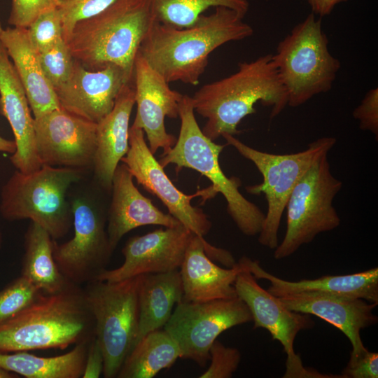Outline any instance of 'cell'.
Here are the masks:
<instances>
[{"instance_id": "1", "label": "cell", "mask_w": 378, "mask_h": 378, "mask_svg": "<svg viewBox=\"0 0 378 378\" xmlns=\"http://www.w3.org/2000/svg\"><path fill=\"white\" fill-rule=\"evenodd\" d=\"M237 11L216 7L201 15L190 26L176 28L155 22L139 52L167 83L197 85L208 64L209 55L222 45L243 40L253 28Z\"/></svg>"}, {"instance_id": "2", "label": "cell", "mask_w": 378, "mask_h": 378, "mask_svg": "<svg viewBox=\"0 0 378 378\" xmlns=\"http://www.w3.org/2000/svg\"><path fill=\"white\" fill-rule=\"evenodd\" d=\"M191 98L194 111L207 119L202 131L212 141L223 134H239L238 125L255 113L254 105L258 102L271 108V118L288 105L287 92L272 54L239 63L236 72L204 85Z\"/></svg>"}, {"instance_id": "3", "label": "cell", "mask_w": 378, "mask_h": 378, "mask_svg": "<svg viewBox=\"0 0 378 378\" xmlns=\"http://www.w3.org/2000/svg\"><path fill=\"white\" fill-rule=\"evenodd\" d=\"M94 336V319L84 289L69 281L56 293L41 291L24 309L0 324V353L64 349Z\"/></svg>"}, {"instance_id": "4", "label": "cell", "mask_w": 378, "mask_h": 378, "mask_svg": "<svg viewBox=\"0 0 378 378\" xmlns=\"http://www.w3.org/2000/svg\"><path fill=\"white\" fill-rule=\"evenodd\" d=\"M156 20L150 0H115L77 22L66 43L74 58L87 69L113 64L133 80L136 57Z\"/></svg>"}, {"instance_id": "5", "label": "cell", "mask_w": 378, "mask_h": 378, "mask_svg": "<svg viewBox=\"0 0 378 378\" xmlns=\"http://www.w3.org/2000/svg\"><path fill=\"white\" fill-rule=\"evenodd\" d=\"M178 117L181 128L178 139L169 151L162 153L160 164L163 168L174 164L176 171L189 168L205 176L216 192L225 197L227 213L239 230L247 236L259 234L265 214L239 192L240 180L227 177L221 169L218 158L225 145L214 143L202 132L195 117L191 97L183 94Z\"/></svg>"}, {"instance_id": "6", "label": "cell", "mask_w": 378, "mask_h": 378, "mask_svg": "<svg viewBox=\"0 0 378 378\" xmlns=\"http://www.w3.org/2000/svg\"><path fill=\"white\" fill-rule=\"evenodd\" d=\"M83 171L48 165L29 173L17 170L2 187L1 216L8 220L30 219L55 240L64 237L72 221L66 192L82 178Z\"/></svg>"}, {"instance_id": "7", "label": "cell", "mask_w": 378, "mask_h": 378, "mask_svg": "<svg viewBox=\"0 0 378 378\" xmlns=\"http://www.w3.org/2000/svg\"><path fill=\"white\" fill-rule=\"evenodd\" d=\"M321 18L314 13L285 36L272 54L274 65L288 95V105L297 107L331 90L341 63L329 51Z\"/></svg>"}, {"instance_id": "8", "label": "cell", "mask_w": 378, "mask_h": 378, "mask_svg": "<svg viewBox=\"0 0 378 378\" xmlns=\"http://www.w3.org/2000/svg\"><path fill=\"white\" fill-rule=\"evenodd\" d=\"M221 136L227 144L251 161L262 174V183L248 186L246 190L252 195H265L267 211L258 234V242L275 249L279 244L278 230L281 217L292 190L309 168L321 156L328 154L335 146L336 139L322 137L309 144L304 150L281 155L256 150L231 134H223Z\"/></svg>"}, {"instance_id": "9", "label": "cell", "mask_w": 378, "mask_h": 378, "mask_svg": "<svg viewBox=\"0 0 378 378\" xmlns=\"http://www.w3.org/2000/svg\"><path fill=\"white\" fill-rule=\"evenodd\" d=\"M143 275L119 281L95 280L83 288L94 319L95 335L104 354L103 375L114 378L135 345L139 290Z\"/></svg>"}, {"instance_id": "10", "label": "cell", "mask_w": 378, "mask_h": 378, "mask_svg": "<svg viewBox=\"0 0 378 378\" xmlns=\"http://www.w3.org/2000/svg\"><path fill=\"white\" fill-rule=\"evenodd\" d=\"M327 155L321 156L309 168L290 195L286 206V231L274 250L276 260L288 258L319 233L340 225L333 200L342 183L332 174Z\"/></svg>"}, {"instance_id": "11", "label": "cell", "mask_w": 378, "mask_h": 378, "mask_svg": "<svg viewBox=\"0 0 378 378\" xmlns=\"http://www.w3.org/2000/svg\"><path fill=\"white\" fill-rule=\"evenodd\" d=\"M251 321L247 305L239 297L202 302L182 301L164 330L178 344L180 358L204 367L210 358V347L220 333Z\"/></svg>"}, {"instance_id": "12", "label": "cell", "mask_w": 378, "mask_h": 378, "mask_svg": "<svg viewBox=\"0 0 378 378\" xmlns=\"http://www.w3.org/2000/svg\"><path fill=\"white\" fill-rule=\"evenodd\" d=\"M74 237L59 244L53 239V256L64 278L81 286L97 280L108 264L112 253L106 218L101 211L84 199L71 204Z\"/></svg>"}, {"instance_id": "13", "label": "cell", "mask_w": 378, "mask_h": 378, "mask_svg": "<svg viewBox=\"0 0 378 378\" xmlns=\"http://www.w3.org/2000/svg\"><path fill=\"white\" fill-rule=\"evenodd\" d=\"M129 144V150L121 162L127 167L138 184L158 197L169 214L192 233L200 237L206 235L211 227V222L202 209L191 204V200L197 196L206 200L214 197L217 193L211 185L195 194L186 195L174 185L155 158L141 129L130 127Z\"/></svg>"}, {"instance_id": "14", "label": "cell", "mask_w": 378, "mask_h": 378, "mask_svg": "<svg viewBox=\"0 0 378 378\" xmlns=\"http://www.w3.org/2000/svg\"><path fill=\"white\" fill-rule=\"evenodd\" d=\"M34 127L42 165L83 170L93 166L97 123L59 108L34 118Z\"/></svg>"}, {"instance_id": "15", "label": "cell", "mask_w": 378, "mask_h": 378, "mask_svg": "<svg viewBox=\"0 0 378 378\" xmlns=\"http://www.w3.org/2000/svg\"><path fill=\"white\" fill-rule=\"evenodd\" d=\"M242 267L227 250L193 234L180 267L182 301L202 302L237 297L234 282Z\"/></svg>"}, {"instance_id": "16", "label": "cell", "mask_w": 378, "mask_h": 378, "mask_svg": "<svg viewBox=\"0 0 378 378\" xmlns=\"http://www.w3.org/2000/svg\"><path fill=\"white\" fill-rule=\"evenodd\" d=\"M193 234L181 224L130 237L122 249L123 263L115 269H106L97 280L115 282L142 274L176 270L181 265Z\"/></svg>"}, {"instance_id": "17", "label": "cell", "mask_w": 378, "mask_h": 378, "mask_svg": "<svg viewBox=\"0 0 378 378\" xmlns=\"http://www.w3.org/2000/svg\"><path fill=\"white\" fill-rule=\"evenodd\" d=\"M133 83L136 113L131 127L141 129L146 134L149 148L154 155L159 148L169 151L176 139L168 134L164 118L178 117L183 94L173 90L169 83L138 52L134 62Z\"/></svg>"}, {"instance_id": "18", "label": "cell", "mask_w": 378, "mask_h": 378, "mask_svg": "<svg viewBox=\"0 0 378 378\" xmlns=\"http://www.w3.org/2000/svg\"><path fill=\"white\" fill-rule=\"evenodd\" d=\"M132 81L118 65L92 71L75 59L69 78L55 92L61 108L97 123L112 111L123 86Z\"/></svg>"}, {"instance_id": "19", "label": "cell", "mask_w": 378, "mask_h": 378, "mask_svg": "<svg viewBox=\"0 0 378 378\" xmlns=\"http://www.w3.org/2000/svg\"><path fill=\"white\" fill-rule=\"evenodd\" d=\"M277 298L288 309L316 316L342 332L352 346L350 356H360L368 350L360 331L377 323L378 318L373 309L378 304L316 291H301Z\"/></svg>"}, {"instance_id": "20", "label": "cell", "mask_w": 378, "mask_h": 378, "mask_svg": "<svg viewBox=\"0 0 378 378\" xmlns=\"http://www.w3.org/2000/svg\"><path fill=\"white\" fill-rule=\"evenodd\" d=\"M242 267L234 282V287L241 300L247 305L254 322L253 329L262 328L279 341L287 355V360L295 358L293 344L297 335L312 328L314 322L309 314L291 311L284 307L279 298L262 288L257 279L239 260Z\"/></svg>"}, {"instance_id": "21", "label": "cell", "mask_w": 378, "mask_h": 378, "mask_svg": "<svg viewBox=\"0 0 378 378\" xmlns=\"http://www.w3.org/2000/svg\"><path fill=\"white\" fill-rule=\"evenodd\" d=\"M0 113L8 121L16 150L10 160L17 170L29 173L42 164L38 157L34 117L23 85L6 48L0 42Z\"/></svg>"}, {"instance_id": "22", "label": "cell", "mask_w": 378, "mask_h": 378, "mask_svg": "<svg viewBox=\"0 0 378 378\" xmlns=\"http://www.w3.org/2000/svg\"><path fill=\"white\" fill-rule=\"evenodd\" d=\"M125 164H118L112 180V199L107 217V234L113 251L122 237L130 230L147 225L176 227L181 223L157 208L133 183ZM183 225V224H182Z\"/></svg>"}, {"instance_id": "23", "label": "cell", "mask_w": 378, "mask_h": 378, "mask_svg": "<svg viewBox=\"0 0 378 378\" xmlns=\"http://www.w3.org/2000/svg\"><path fill=\"white\" fill-rule=\"evenodd\" d=\"M134 104L132 81L123 86L112 111L97 123L92 168L97 180L105 189H111L115 170L129 150V123Z\"/></svg>"}, {"instance_id": "24", "label": "cell", "mask_w": 378, "mask_h": 378, "mask_svg": "<svg viewBox=\"0 0 378 378\" xmlns=\"http://www.w3.org/2000/svg\"><path fill=\"white\" fill-rule=\"evenodd\" d=\"M239 260L253 276L270 282L268 292L276 297L301 292L316 291L363 299L378 304V268L345 275H327L314 279L290 281L279 278L263 269L258 260L246 256Z\"/></svg>"}, {"instance_id": "25", "label": "cell", "mask_w": 378, "mask_h": 378, "mask_svg": "<svg viewBox=\"0 0 378 378\" xmlns=\"http://www.w3.org/2000/svg\"><path fill=\"white\" fill-rule=\"evenodd\" d=\"M0 42L13 62L34 118L60 108L55 92L43 72L38 52L30 42L27 29L7 27Z\"/></svg>"}, {"instance_id": "26", "label": "cell", "mask_w": 378, "mask_h": 378, "mask_svg": "<svg viewBox=\"0 0 378 378\" xmlns=\"http://www.w3.org/2000/svg\"><path fill=\"white\" fill-rule=\"evenodd\" d=\"M182 282L178 270L144 274L139 290V318L135 344L149 332L164 327L174 305L182 302Z\"/></svg>"}, {"instance_id": "27", "label": "cell", "mask_w": 378, "mask_h": 378, "mask_svg": "<svg viewBox=\"0 0 378 378\" xmlns=\"http://www.w3.org/2000/svg\"><path fill=\"white\" fill-rule=\"evenodd\" d=\"M90 341L78 343L70 351L52 357L27 351L0 353V367L26 378L82 377Z\"/></svg>"}, {"instance_id": "28", "label": "cell", "mask_w": 378, "mask_h": 378, "mask_svg": "<svg viewBox=\"0 0 378 378\" xmlns=\"http://www.w3.org/2000/svg\"><path fill=\"white\" fill-rule=\"evenodd\" d=\"M52 244L53 239L49 233L31 222L24 235L21 275L47 293L59 291L69 282L57 266Z\"/></svg>"}, {"instance_id": "29", "label": "cell", "mask_w": 378, "mask_h": 378, "mask_svg": "<svg viewBox=\"0 0 378 378\" xmlns=\"http://www.w3.org/2000/svg\"><path fill=\"white\" fill-rule=\"evenodd\" d=\"M180 356L178 344L165 330L149 332L127 355L117 377L152 378L170 368Z\"/></svg>"}, {"instance_id": "30", "label": "cell", "mask_w": 378, "mask_h": 378, "mask_svg": "<svg viewBox=\"0 0 378 378\" xmlns=\"http://www.w3.org/2000/svg\"><path fill=\"white\" fill-rule=\"evenodd\" d=\"M158 22L176 28L190 26L211 7L223 6L242 17L247 13V0H150Z\"/></svg>"}, {"instance_id": "31", "label": "cell", "mask_w": 378, "mask_h": 378, "mask_svg": "<svg viewBox=\"0 0 378 378\" xmlns=\"http://www.w3.org/2000/svg\"><path fill=\"white\" fill-rule=\"evenodd\" d=\"M38 54L43 72L55 90L69 78L75 59L63 38Z\"/></svg>"}, {"instance_id": "32", "label": "cell", "mask_w": 378, "mask_h": 378, "mask_svg": "<svg viewBox=\"0 0 378 378\" xmlns=\"http://www.w3.org/2000/svg\"><path fill=\"white\" fill-rule=\"evenodd\" d=\"M41 292L22 275L9 283L0 290V324L24 309Z\"/></svg>"}, {"instance_id": "33", "label": "cell", "mask_w": 378, "mask_h": 378, "mask_svg": "<svg viewBox=\"0 0 378 378\" xmlns=\"http://www.w3.org/2000/svg\"><path fill=\"white\" fill-rule=\"evenodd\" d=\"M27 32L31 45L38 52L62 39V18L58 8L38 16L27 28Z\"/></svg>"}, {"instance_id": "34", "label": "cell", "mask_w": 378, "mask_h": 378, "mask_svg": "<svg viewBox=\"0 0 378 378\" xmlns=\"http://www.w3.org/2000/svg\"><path fill=\"white\" fill-rule=\"evenodd\" d=\"M115 0H59L63 38L66 42L77 22L97 14Z\"/></svg>"}, {"instance_id": "35", "label": "cell", "mask_w": 378, "mask_h": 378, "mask_svg": "<svg viewBox=\"0 0 378 378\" xmlns=\"http://www.w3.org/2000/svg\"><path fill=\"white\" fill-rule=\"evenodd\" d=\"M211 363L200 378H230L241 361V353L233 347L226 346L215 340L209 349Z\"/></svg>"}, {"instance_id": "36", "label": "cell", "mask_w": 378, "mask_h": 378, "mask_svg": "<svg viewBox=\"0 0 378 378\" xmlns=\"http://www.w3.org/2000/svg\"><path fill=\"white\" fill-rule=\"evenodd\" d=\"M58 6L59 0H11L8 22L14 27L27 29L38 16Z\"/></svg>"}, {"instance_id": "37", "label": "cell", "mask_w": 378, "mask_h": 378, "mask_svg": "<svg viewBox=\"0 0 378 378\" xmlns=\"http://www.w3.org/2000/svg\"><path fill=\"white\" fill-rule=\"evenodd\" d=\"M353 117L359 121V127L370 131L378 136V88L370 89L360 104L353 111Z\"/></svg>"}, {"instance_id": "38", "label": "cell", "mask_w": 378, "mask_h": 378, "mask_svg": "<svg viewBox=\"0 0 378 378\" xmlns=\"http://www.w3.org/2000/svg\"><path fill=\"white\" fill-rule=\"evenodd\" d=\"M344 378H377L378 354L367 350L358 356H350L342 372Z\"/></svg>"}, {"instance_id": "39", "label": "cell", "mask_w": 378, "mask_h": 378, "mask_svg": "<svg viewBox=\"0 0 378 378\" xmlns=\"http://www.w3.org/2000/svg\"><path fill=\"white\" fill-rule=\"evenodd\" d=\"M104 354L101 346L94 336L90 341L85 358L83 378H98L103 372Z\"/></svg>"}, {"instance_id": "40", "label": "cell", "mask_w": 378, "mask_h": 378, "mask_svg": "<svg viewBox=\"0 0 378 378\" xmlns=\"http://www.w3.org/2000/svg\"><path fill=\"white\" fill-rule=\"evenodd\" d=\"M283 377L344 378L342 374L340 376H332V374L330 375L322 374L316 370L307 369L303 366L302 360L300 356L292 361H286V372Z\"/></svg>"}, {"instance_id": "41", "label": "cell", "mask_w": 378, "mask_h": 378, "mask_svg": "<svg viewBox=\"0 0 378 378\" xmlns=\"http://www.w3.org/2000/svg\"><path fill=\"white\" fill-rule=\"evenodd\" d=\"M347 0H307L312 13L320 18L331 13L336 5Z\"/></svg>"}, {"instance_id": "42", "label": "cell", "mask_w": 378, "mask_h": 378, "mask_svg": "<svg viewBox=\"0 0 378 378\" xmlns=\"http://www.w3.org/2000/svg\"><path fill=\"white\" fill-rule=\"evenodd\" d=\"M16 146L14 141L6 139L0 135V152L14 153Z\"/></svg>"}, {"instance_id": "43", "label": "cell", "mask_w": 378, "mask_h": 378, "mask_svg": "<svg viewBox=\"0 0 378 378\" xmlns=\"http://www.w3.org/2000/svg\"><path fill=\"white\" fill-rule=\"evenodd\" d=\"M20 376L0 367V378H19Z\"/></svg>"}, {"instance_id": "44", "label": "cell", "mask_w": 378, "mask_h": 378, "mask_svg": "<svg viewBox=\"0 0 378 378\" xmlns=\"http://www.w3.org/2000/svg\"><path fill=\"white\" fill-rule=\"evenodd\" d=\"M3 31H4V29H3V28H2L1 25V23H0V37H1V34L3 32Z\"/></svg>"}, {"instance_id": "45", "label": "cell", "mask_w": 378, "mask_h": 378, "mask_svg": "<svg viewBox=\"0 0 378 378\" xmlns=\"http://www.w3.org/2000/svg\"><path fill=\"white\" fill-rule=\"evenodd\" d=\"M1 233H0V247H1Z\"/></svg>"}]
</instances>
